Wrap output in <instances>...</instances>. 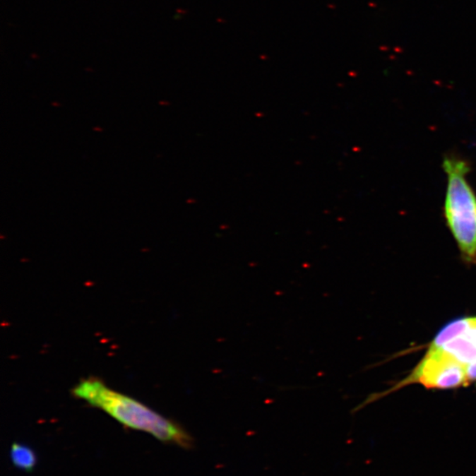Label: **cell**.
<instances>
[{
    "label": "cell",
    "mask_w": 476,
    "mask_h": 476,
    "mask_svg": "<svg viewBox=\"0 0 476 476\" xmlns=\"http://www.w3.org/2000/svg\"><path fill=\"white\" fill-rule=\"evenodd\" d=\"M73 396L104 410L128 428L149 433L160 441L191 448L193 439L176 422L137 400L109 388L102 380H83L72 390Z\"/></svg>",
    "instance_id": "obj_1"
},
{
    "label": "cell",
    "mask_w": 476,
    "mask_h": 476,
    "mask_svg": "<svg viewBox=\"0 0 476 476\" xmlns=\"http://www.w3.org/2000/svg\"><path fill=\"white\" fill-rule=\"evenodd\" d=\"M447 176L445 219L456 241L461 257L468 264H476V194L468 180L470 165L457 155L444 158Z\"/></svg>",
    "instance_id": "obj_2"
},
{
    "label": "cell",
    "mask_w": 476,
    "mask_h": 476,
    "mask_svg": "<svg viewBox=\"0 0 476 476\" xmlns=\"http://www.w3.org/2000/svg\"><path fill=\"white\" fill-rule=\"evenodd\" d=\"M421 383L429 389H454L470 385L466 366L441 349L429 347L422 361L398 387Z\"/></svg>",
    "instance_id": "obj_3"
},
{
    "label": "cell",
    "mask_w": 476,
    "mask_h": 476,
    "mask_svg": "<svg viewBox=\"0 0 476 476\" xmlns=\"http://www.w3.org/2000/svg\"><path fill=\"white\" fill-rule=\"evenodd\" d=\"M429 347L445 350L464 365L476 360V317L451 321L436 333Z\"/></svg>",
    "instance_id": "obj_4"
},
{
    "label": "cell",
    "mask_w": 476,
    "mask_h": 476,
    "mask_svg": "<svg viewBox=\"0 0 476 476\" xmlns=\"http://www.w3.org/2000/svg\"><path fill=\"white\" fill-rule=\"evenodd\" d=\"M10 459L14 467L26 472L33 471L37 463L34 450L19 443H13L11 446Z\"/></svg>",
    "instance_id": "obj_5"
},
{
    "label": "cell",
    "mask_w": 476,
    "mask_h": 476,
    "mask_svg": "<svg viewBox=\"0 0 476 476\" xmlns=\"http://www.w3.org/2000/svg\"><path fill=\"white\" fill-rule=\"evenodd\" d=\"M466 366V372L468 382L476 383V360L471 362Z\"/></svg>",
    "instance_id": "obj_6"
}]
</instances>
